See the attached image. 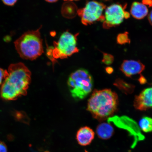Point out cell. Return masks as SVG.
<instances>
[{"label":"cell","mask_w":152,"mask_h":152,"mask_svg":"<svg viewBox=\"0 0 152 152\" xmlns=\"http://www.w3.org/2000/svg\"><path fill=\"white\" fill-rule=\"evenodd\" d=\"M41 28L26 32L15 42V48L21 58L33 60L43 54L44 50L40 32Z\"/></svg>","instance_id":"obj_3"},{"label":"cell","mask_w":152,"mask_h":152,"mask_svg":"<svg viewBox=\"0 0 152 152\" xmlns=\"http://www.w3.org/2000/svg\"><path fill=\"white\" fill-rule=\"evenodd\" d=\"M142 3L144 5L149 6L150 7H152V0H142Z\"/></svg>","instance_id":"obj_22"},{"label":"cell","mask_w":152,"mask_h":152,"mask_svg":"<svg viewBox=\"0 0 152 152\" xmlns=\"http://www.w3.org/2000/svg\"><path fill=\"white\" fill-rule=\"evenodd\" d=\"M148 10L145 5L138 2H134L131 7L130 13L134 18L141 20L147 16Z\"/></svg>","instance_id":"obj_12"},{"label":"cell","mask_w":152,"mask_h":152,"mask_svg":"<svg viewBox=\"0 0 152 152\" xmlns=\"http://www.w3.org/2000/svg\"><path fill=\"white\" fill-rule=\"evenodd\" d=\"M117 43L121 45L130 43L131 41L129 37L128 32H125L124 33L119 34L117 36Z\"/></svg>","instance_id":"obj_16"},{"label":"cell","mask_w":152,"mask_h":152,"mask_svg":"<svg viewBox=\"0 0 152 152\" xmlns=\"http://www.w3.org/2000/svg\"><path fill=\"white\" fill-rule=\"evenodd\" d=\"M105 71L106 73L109 75H111L113 73L114 71L113 68L111 66H107L106 67L105 69Z\"/></svg>","instance_id":"obj_23"},{"label":"cell","mask_w":152,"mask_h":152,"mask_svg":"<svg viewBox=\"0 0 152 152\" xmlns=\"http://www.w3.org/2000/svg\"><path fill=\"white\" fill-rule=\"evenodd\" d=\"M130 17V14L128 12H126V11H125L124 14V18L125 19H128Z\"/></svg>","instance_id":"obj_25"},{"label":"cell","mask_w":152,"mask_h":152,"mask_svg":"<svg viewBox=\"0 0 152 152\" xmlns=\"http://www.w3.org/2000/svg\"><path fill=\"white\" fill-rule=\"evenodd\" d=\"M134 106L137 110L145 111L152 107V87L144 89L135 96Z\"/></svg>","instance_id":"obj_9"},{"label":"cell","mask_w":152,"mask_h":152,"mask_svg":"<svg viewBox=\"0 0 152 152\" xmlns=\"http://www.w3.org/2000/svg\"><path fill=\"white\" fill-rule=\"evenodd\" d=\"M2 1L5 5L11 6L14 5L16 3L18 0H2Z\"/></svg>","instance_id":"obj_19"},{"label":"cell","mask_w":152,"mask_h":152,"mask_svg":"<svg viewBox=\"0 0 152 152\" xmlns=\"http://www.w3.org/2000/svg\"><path fill=\"white\" fill-rule=\"evenodd\" d=\"M68 85L72 96L76 99L81 100L92 92L94 81L87 70L80 69L71 74Z\"/></svg>","instance_id":"obj_5"},{"label":"cell","mask_w":152,"mask_h":152,"mask_svg":"<svg viewBox=\"0 0 152 152\" xmlns=\"http://www.w3.org/2000/svg\"><path fill=\"white\" fill-rule=\"evenodd\" d=\"M114 133L113 127L110 124L102 123L96 127V134L102 140H108L111 138Z\"/></svg>","instance_id":"obj_13"},{"label":"cell","mask_w":152,"mask_h":152,"mask_svg":"<svg viewBox=\"0 0 152 152\" xmlns=\"http://www.w3.org/2000/svg\"><path fill=\"white\" fill-rule=\"evenodd\" d=\"M138 81L139 82L140 84L141 85L145 84L147 83V79L144 76L142 75H140V77L138 79Z\"/></svg>","instance_id":"obj_21"},{"label":"cell","mask_w":152,"mask_h":152,"mask_svg":"<svg viewBox=\"0 0 152 152\" xmlns=\"http://www.w3.org/2000/svg\"><path fill=\"white\" fill-rule=\"evenodd\" d=\"M45 152H49L48 151H45Z\"/></svg>","instance_id":"obj_28"},{"label":"cell","mask_w":152,"mask_h":152,"mask_svg":"<svg viewBox=\"0 0 152 152\" xmlns=\"http://www.w3.org/2000/svg\"><path fill=\"white\" fill-rule=\"evenodd\" d=\"M78 34L73 35L66 31L63 33L58 41H54L52 48L47 51V56L54 64L59 58H67L79 52L77 47V37Z\"/></svg>","instance_id":"obj_4"},{"label":"cell","mask_w":152,"mask_h":152,"mask_svg":"<svg viewBox=\"0 0 152 152\" xmlns=\"http://www.w3.org/2000/svg\"><path fill=\"white\" fill-rule=\"evenodd\" d=\"M107 121L109 123H113L118 128L128 131L130 134L132 135L134 137H136L141 139L144 138L137 123L134 120L127 116H112L108 118Z\"/></svg>","instance_id":"obj_8"},{"label":"cell","mask_w":152,"mask_h":152,"mask_svg":"<svg viewBox=\"0 0 152 152\" xmlns=\"http://www.w3.org/2000/svg\"><path fill=\"white\" fill-rule=\"evenodd\" d=\"M64 1H79V0H64Z\"/></svg>","instance_id":"obj_27"},{"label":"cell","mask_w":152,"mask_h":152,"mask_svg":"<svg viewBox=\"0 0 152 152\" xmlns=\"http://www.w3.org/2000/svg\"><path fill=\"white\" fill-rule=\"evenodd\" d=\"M119 69L126 77H130L141 73L145 69V66L140 61L125 60Z\"/></svg>","instance_id":"obj_10"},{"label":"cell","mask_w":152,"mask_h":152,"mask_svg":"<svg viewBox=\"0 0 152 152\" xmlns=\"http://www.w3.org/2000/svg\"><path fill=\"white\" fill-rule=\"evenodd\" d=\"M113 85L121 92L126 94H132L135 88L134 85L127 83L120 79L116 80Z\"/></svg>","instance_id":"obj_14"},{"label":"cell","mask_w":152,"mask_h":152,"mask_svg":"<svg viewBox=\"0 0 152 152\" xmlns=\"http://www.w3.org/2000/svg\"><path fill=\"white\" fill-rule=\"evenodd\" d=\"M106 6L103 3L93 1H88L83 8L77 11V14L84 25L94 23L96 22H104V20L103 11Z\"/></svg>","instance_id":"obj_6"},{"label":"cell","mask_w":152,"mask_h":152,"mask_svg":"<svg viewBox=\"0 0 152 152\" xmlns=\"http://www.w3.org/2000/svg\"><path fill=\"white\" fill-rule=\"evenodd\" d=\"M8 75L2 84L0 91L1 97L6 100H14L26 96L31 83V73L21 62L9 66Z\"/></svg>","instance_id":"obj_1"},{"label":"cell","mask_w":152,"mask_h":152,"mask_svg":"<svg viewBox=\"0 0 152 152\" xmlns=\"http://www.w3.org/2000/svg\"><path fill=\"white\" fill-rule=\"evenodd\" d=\"M118 102L117 94L111 89L95 90L88 100L87 110L94 118L103 121L117 111Z\"/></svg>","instance_id":"obj_2"},{"label":"cell","mask_w":152,"mask_h":152,"mask_svg":"<svg viewBox=\"0 0 152 152\" xmlns=\"http://www.w3.org/2000/svg\"><path fill=\"white\" fill-rule=\"evenodd\" d=\"M140 128L144 132H152V118L148 117H144L140 119L139 123Z\"/></svg>","instance_id":"obj_15"},{"label":"cell","mask_w":152,"mask_h":152,"mask_svg":"<svg viewBox=\"0 0 152 152\" xmlns=\"http://www.w3.org/2000/svg\"><path fill=\"white\" fill-rule=\"evenodd\" d=\"M8 75V72L7 70H4L0 68V86L2 84L4 81L6 77Z\"/></svg>","instance_id":"obj_18"},{"label":"cell","mask_w":152,"mask_h":152,"mask_svg":"<svg viewBox=\"0 0 152 152\" xmlns=\"http://www.w3.org/2000/svg\"><path fill=\"white\" fill-rule=\"evenodd\" d=\"M148 20H149L150 23L152 26V10L150 12L149 16H148Z\"/></svg>","instance_id":"obj_24"},{"label":"cell","mask_w":152,"mask_h":152,"mask_svg":"<svg viewBox=\"0 0 152 152\" xmlns=\"http://www.w3.org/2000/svg\"><path fill=\"white\" fill-rule=\"evenodd\" d=\"M85 152H87V151H85Z\"/></svg>","instance_id":"obj_29"},{"label":"cell","mask_w":152,"mask_h":152,"mask_svg":"<svg viewBox=\"0 0 152 152\" xmlns=\"http://www.w3.org/2000/svg\"><path fill=\"white\" fill-rule=\"evenodd\" d=\"M95 133L90 127H82L77 131L76 135V139L78 143L83 146L90 145L94 140Z\"/></svg>","instance_id":"obj_11"},{"label":"cell","mask_w":152,"mask_h":152,"mask_svg":"<svg viewBox=\"0 0 152 152\" xmlns=\"http://www.w3.org/2000/svg\"><path fill=\"white\" fill-rule=\"evenodd\" d=\"M106 1H108V0H106Z\"/></svg>","instance_id":"obj_30"},{"label":"cell","mask_w":152,"mask_h":152,"mask_svg":"<svg viewBox=\"0 0 152 152\" xmlns=\"http://www.w3.org/2000/svg\"><path fill=\"white\" fill-rule=\"evenodd\" d=\"M45 1L49 3H54L58 1V0H45Z\"/></svg>","instance_id":"obj_26"},{"label":"cell","mask_w":152,"mask_h":152,"mask_svg":"<svg viewBox=\"0 0 152 152\" xmlns=\"http://www.w3.org/2000/svg\"></svg>","instance_id":"obj_31"},{"label":"cell","mask_w":152,"mask_h":152,"mask_svg":"<svg viewBox=\"0 0 152 152\" xmlns=\"http://www.w3.org/2000/svg\"><path fill=\"white\" fill-rule=\"evenodd\" d=\"M103 57L102 60V62L107 65H111L113 63L114 60V56L111 54L106 53H103Z\"/></svg>","instance_id":"obj_17"},{"label":"cell","mask_w":152,"mask_h":152,"mask_svg":"<svg viewBox=\"0 0 152 152\" xmlns=\"http://www.w3.org/2000/svg\"><path fill=\"white\" fill-rule=\"evenodd\" d=\"M7 149L6 145L4 142L0 141V152H7Z\"/></svg>","instance_id":"obj_20"},{"label":"cell","mask_w":152,"mask_h":152,"mask_svg":"<svg viewBox=\"0 0 152 152\" xmlns=\"http://www.w3.org/2000/svg\"><path fill=\"white\" fill-rule=\"evenodd\" d=\"M126 7V4L122 5L116 3L108 7L105 10L103 28L108 29L119 26L123 21Z\"/></svg>","instance_id":"obj_7"}]
</instances>
